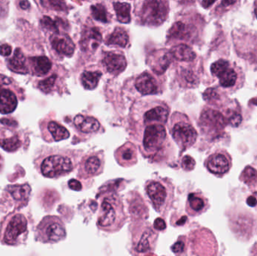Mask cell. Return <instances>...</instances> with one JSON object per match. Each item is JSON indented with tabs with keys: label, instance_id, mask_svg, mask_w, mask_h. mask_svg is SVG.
<instances>
[{
	"label": "cell",
	"instance_id": "23",
	"mask_svg": "<svg viewBox=\"0 0 257 256\" xmlns=\"http://www.w3.org/2000/svg\"><path fill=\"white\" fill-rule=\"evenodd\" d=\"M18 99L13 92L9 90H0V113L9 114L16 109Z\"/></svg>",
	"mask_w": 257,
	"mask_h": 256
},
{
	"label": "cell",
	"instance_id": "13",
	"mask_svg": "<svg viewBox=\"0 0 257 256\" xmlns=\"http://www.w3.org/2000/svg\"><path fill=\"white\" fill-rule=\"evenodd\" d=\"M169 107L163 102H157L152 106L148 107L142 115L144 125L148 123H160L166 124L169 116Z\"/></svg>",
	"mask_w": 257,
	"mask_h": 256
},
{
	"label": "cell",
	"instance_id": "8",
	"mask_svg": "<svg viewBox=\"0 0 257 256\" xmlns=\"http://www.w3.org/2000/svg\"><path fill=\"white\" fill-rule=\"evenodd\" d=\"M168 6L165 0H145L142 9V18L145 24L158 26L166 21Z\"/></svg>",
	"mask_w": 257,
	"mask_h": 256
},
{
	"label": "cell",
	"instance_id": "9",
	"mask_svg": "<svg viewBox=\"0 0 257 256\" xmlns=\"http://www.w3.org/2000/svg\"><path fill=\"white\" fill-rule=\"evenodd\" d=\"M42 240L48 243H57L64 240L66 230L63 221L57 216H47L39 225Z\"/></svg>",
	"mask_w": 257,
	"mask_h": 256
},
{
	"label": "cell",
	"instance_id": "10",
	"mask_svg": "<svg viewBox=\"0 0 257 256\" xmlns=\"http://www.w3.org/2000/svg\"><path fill=\"white\" fill-rule=\"evenodd\" d=\"M158 234L151 226H144L133 237V249L135 253L143 255L155 249Z\"/></svg>",
	"mask_w": 257,
	"mask_h": 256
},
{
	"label": "cell",
	"instance_id": "21",
	"mask_svg": "<svg viewBox=\"0 0 257 256\" xmlns=\"http://www.w3.org/2000/svg\"><path fill=\"white\" fill-rule=\"evenodd\" d=\"M136 90L142 95H154L159 93L158 84L149 73L142 74L136 81Z\"/></svg>",
	"mask_w": 257,
	"mask_h": 256
},
{
	"label": "cell",
	"instance_id": "37",
	"mask_svg": "<svg viewBox=\"0 0 257 256\" xmlns=\"http://www.w3.org/2000/svg\"><path fill=\"white\" fill-rule=\"evenodd\" d=\"M57 75H54L39 83V88L44 93H48L52 90L57 80Z\"/></svg>",
	"mask_w": 257,
	"mask_h": 256
},
{
	"label": "cell",
	"instance_id": "43",
	"mask_svg": "<svg viewBox=\"0 0 257 256\" xmlns=\"http://www.w3.org/2000/svg\"><path fill=\"white\" fill-rule=\"evenodd\" d=\"M49 6L54 10L64 11L66 6L63 0H47Z\"/></svg>",
	"mask_w": 257,
	"mask_h": 256
},
{
	"label": "cell",
	"instance_id": "51",
	"mask_svg": "<svg viewBox=\"0 0 257 256\" xmlns=\"http://www.w3.org/2000/svg\"><path fill=\"white\" fill-rule=\"evenodd\" d=\"M1 123L3 124L9 125V126H16L17 123L12 120H8V119H4L1 120Z\"/></svg>",
	"mask_w": 257,
	"mask_h": 256
},
{
	"label": "cell",
	"instance_id": "38",
	"mask_svg": "<svg viewBox=\"0 0 257 256\" xmlns=\"http://www.w3.org/2000/svg\"><path fill=\"white\" fill-rule=\"evenodd\" d=\"M41 24L44 28L54 32L55 33H59L58 20L54 21L50 17L44 16L41 20Z\"/></svg>",
	"mask_w": 257,
	"mask_h": 256
},
{
	"label": "cell",
	"instance_id": "49",
	"mask_svg": "<svg viewBox=\"0 0 257 256\" xmlns=\"http://www.w3.org/2000/svg\"><path fill=\"white\" fill-rule=\"evenodd\" d=\"M215 1L216 0H203L202 5L205 9H208L210 6H212Z\"/></svg>",
	"mask_w": 257,
	"mask_h": 256
},
{
	"label": "cell",
	"instance_id": "34",
	"mask_svg": "<svg viewBox=\"0 0 257 256\" xmlns=\"http://www.w3.org/2000/svg\"><path fill=\"white\" fill-rule=\"evenodd\" d=\"M21 145V140L17 135L12 138L0 140V147L8 152H13L18 150Z\"/></svg>",
	"mask_w": 257,
	"mask_h": 256
},
{
	"label": "cell",
	"instance_id": "32",
	"mask_svg": "<svg viewBox=\"0 0 257 256\" xmlns=\"http://www.w3.org/2000/svg\"><path fill=\"white\" fill-rule=\"evenodd\" d=\"M114 9L117 14V20L120 23L128 24L131 21L130 16V5L126 3H114Z\"/></svg>",
	"mask_w": 257,
	"mask_h": 256
},
{
	"label": "cell",
	"instance_id": "35",
	"mask_svg": "<svg viewBox=\"0 0 257 256\" xmlns=\"http://www.w3.org/2000/svg\"><path fill=\"white\" fill-rule=\"evenodd\" d=\"M92 15L96 21L102 23H107L108 20V12L106 9L102 5L97 4L91 6Z\"/></svg>",
	"mask_w": 257,
	"mask_h": 256
},
{
	"label": "cell",
	"instance_id": "42",
	"mask_svg": "<svg viewBox=\"0 0 257 256\" xmlns=\"http://www.w3.org/2000/svg\"><path fill=\"white\" fill-rule=\"evenodd\" d=\"M185 239L179 238L176 243H174L173 246L171 247V249H172V252L175 254H181L185 250Z\"/></svg>",
	"mask_w": 257,
	"mask_h": 256
},
{
	"label": "cell",
	"instance_id": "6",
	"mask_svg": "<svg viewBox=\"0 0 257 256\" xmlns=\"http://www.w3.org/2000/svg\"><path fill=\"white\" fill-rule=\"evenodd\" d=\"M226 124L227 121L223 114L212 108H205L199 117V127L202 133L207 136L215 137L220 135Z\"/></svg>",
	"mask_w": 257,
	"mask_h": 256
},
{
	"label": "cell",
	"instance_id": "1",
	"mask_svg": "<svg viewBox=\"0 0 257 256\" xmlns=\"http://www.w3.org/2000/svg\"><path fill=\"white\" fill-rule=\"evenodd\" d=\"M123 204L120 196L114 192H107L100 198L97 226L106 232H115L126 221Z\"/></svg>",
	"mask_w": 257,
	"mask_h": 256
},
{
	"label": "cell",
	"instance_id": "25",
	"mask_svg": "<svg viewBox=\"0 0 257 256\" xmlns=\"http://www.w3.org/2000/svg\"><path fill=\"white\" fill-rule=\"evenodd\" d=\"M172 57L179 61H193L196 59V54L188 45L181 44L175 45L171 49Z\"/></svg>",
	"mask_w": 257,
	"mask_h": 256
},
{
	"label": "cell",
	"instance_id": "12",
	"mask_svg": "<svg viewBox=\"0 0 257 256\" xmlns=\"http://www.w3.org/2000/svg\"><path fill=\"white\" fill-rule=\"evenodd\" d=\"M211 73L217 77L222 87H232L237 81V74L233 69L229 67V62L224 60H218L211 66Z\"/></svg>",
	"mask_w": 257,
	"mask_h": 256
},
{
	"label": "cell",
	"instance_id": "48",
	"mask_svg": "<svg viewBox=\"0 0 257 256\" xmlns=\"http://www.w3.org/2000/svg\"><path fill=\"white\" fill-rule=\"evenodd\" d=\"M247 204H248L250 207H255L257 204V200L254 196H250L247 198Z\"/></svg>",
	"mask_w": 257,
	"mask_h": 256
},
{
	"label": "cell",
	"instance_id": "50",
	"mask_svg": "<svg viewBox=\"0 0 257 256\" xmlns=\"http://www.w3.org/2000/svg\"><path fill=\"white\" fill-rule=\"evenodd\" d=\"M30 3H29L27 0H22L20 3V6H21V9H24V10H27L30 8Z\"/></svg>",
	"mask_w": 257,
	"mask_h": 256
},
{
	"label": "cell",
	"instance_id": "18",
	"mask_svg": "<svg viewBox=\"0 0 257 256\" xmlns=\"http://www.w3.org/2000/svg\"><path fill=\"white\" fill-rule=\"evenodd\" d=\"M208 201L200 192H192L187 197L186 211L190 216L202 214L208 209Z\"/></svg>",
	"mask_w": 257,
	"mask_h": 256
},
{
	"label": "cell",
	"instance_id": "5",
	"mask_svg": "<svg viewBox=\"0 0 257 256\" xmlns=\"http://www.w3.org/2000/svg\"><path fill=\"white\" fill-rule=\"evenodd\" d=\"M140 150L145 157L153 158L158 154L166 145L167 132L166 124L160 123L144 125Z\"/></svg>",
	"mask_w": 257,
	"mask_h": 256
},
{
	"label": "cell",
	"instance_id": "20",
	"mask_svg": "<svg viewBox=\"0 0 257 256\" xmlns=\"http://www.w3.org/2000/svg\"><path fill=\"white\" fill-rule=\"evenodd\" d=\"M102 63L107 71L112 74L121 73L127 66L124 56L111 52L105 54Z\"/></svg>",
	"mask_w": 257,
	"mask_h": 256
},
{
	"label": "cell",
	"instance_id": "52",
	"mask_svg": "<svg viewBox=\"0 0 257 256\" xmlns=\"http://www.w3.org/2000/svg\"><path fill=\"white\" fill-rule=\"evenodd\" d=\"M235 3V0H223L222 2L221 6L223 7H226V6H231Z\"/></svg>",
	"mask_w": 257,
	"mask_h": 256
},
{
	"label": "cell",
	"instance_id": "45",
	"mask_svg": "<svg viewBox=\"0 0 257 256\" xmlns=\"http://www.w3.org/2000/svg\"><path fill=\"white\" fill-rule=\"evenodd\" d=\"M68 186H69V189H72V190L81 191L82 189V184L81 182L75 180V179H71L68 182Z\"/></svg>",
	"mask_w": 257,
	"mask_h": 256
},
{
	"label": "cell",
	"instance_id": "41",
	"mask_svg": "<svg viewBox=\"0 0 257 256\" xmlns=\"http://www.w3.org/2000/svg\"><path fill=\"white\" fill-rule=\"evenodd\" d=\"M219 94L217 90L214 88H209L205 90L203 93V98L206 102H215L219 99Z\"/></svg>",
	"mask_w": 257,
	"mask_h": 256
},
{
	"label": "cell",
	"instance_id": "28",
	"mask_svg": "<svg viewBox=\"0 0 257 256\" xmlns=\"http://www.w3.org/2000/svg\"><path fill=\"white\" fill-rule=\"evenodd\" d=\"M7 191L18 201H27L30 196L31 188L28 184L12 185L7 187Z\"/></svg>",
	"mask_w": 257,
	"mask_h": 256
},
{
	"label": "cell",
	"instance_id": "30",
	"mask_svg": "<svg viewBox=\"0 0 257 256\" xmlns=\"http://www.w3.org/2000/svg\"><path fill=\"white\" fill-rule=\"evenodd\" d=\"M102 75L100 72H84L81 76L83 87L86 90H94L97 87Z\"/></svg>",
	"mask_w": 257,
	"mask_h": 256
},
{
	"label": "cell",
	"instance_id": "36",
	"mask_svg": "<svg viewBox=\"0 0 257 256\" xmlns=\"http://www.w3.org/2000/svg\"><path fill=\"white\" fill-rule=\"evenodd\" d=\"M181 78L183 81V85L187 87H194L197 85L199 81L197 77L192 71L184 69L181 72Z\"/></svg>",
	"mask_w": 257,
	"mask_h": 256
},
{
	"label": "cell",
	"instance_id": "46",
	"mask_svg": "<svg viewBox=\"0 0 257 256\" xmlns=\"http://www.w3.org/2000/svg\"><path fill=\"white\" fill-rule=\"evenodd\" d=\"M12 51V47L9 46L7 44L2 45L0 46V55L3 56V57H8V56L11 55Z\"/></svg>",
	"mask_w": 257,
	"mask_h": 256
},
{
	"label": "cell",
	"instance_id": "15",
	"mask_svg": "<svg viewBox=\"0 0 257 256\" xmlns=\"http://www.w3.org/2000/svg\"><path fill=\"white\" fill-rule=\"evenodd\" d=\"M73 123L75 129L81 135H94L99 132L101 128V123L97 119L84 114L75 116Z\"/></svg>",
	"mask_w": 257,
	"mask_h": 256
},
{
	"label": "cell",
	"instance_id": "3",
	"mask_svg": "<svg viewBox=\"0 0 257 256\" xmlns=\"http://www.w3.org/2000/svg\"><path fill=\"white\" fill-rule=\"evenodd\" d=\"M145 191L153 207L160 214L169 212L175 198V187L168 178H153L147 181Z\"/></svg>",
	"mask_w": 257,
	"mask_h": 256
},
{
	"label": "cell",
	"instance_id": "39",
	"mask_svg": "<svg viewBox=\"0 0 257 256\" xmlns=\"http://www.w3.org/2000/svg\"><path fill=\"white\" fill-rule=\"evenodd\" d=\"M226 114L227 115L225 117H226L227 123L234 127H237L241 124V121H242V117L239 112H237L235 111H229V112L226 113Z\"/></svg>",
	"mask_w": 257,
	"mask_h": 256
},
{
	"label": "cell",
	"instance_id": "29",
	"mask_svg": "<svg viewBox=\"0 0 257 256\" xmlns=\"http://www.w3.org/2000/svg\"><path fill=\"white\" fill-rule=\"evenodd\" d=\"M128 42L127 33L123 29L116 28L114 31L108 36L106 40L107 45H117L125 48Z\"/></svg>",
	"mask_w": 257,
	"mask_h": 256
},
{
	"label": "cell",
	"instance_id": "17",
	"mask_svg": "<svg viewBox=\"0 0 257 256\" xmlns=\"http://www.w3.org/2000/svg\"><path fill=\"white\" fill-rule=\"evenodd\" d=\"M172 54L166 50H160L152 53L148 60V65L153 72L163 75L172 63Z\"/></svg>",
	"mask_w": 257,
	"mask_h": 256
},
{
	"label": "cell",
	"instance_id": "22",
	"mask_svg": "<svg viewBox=\"0 0 257 256\" xmlns=\"http://www.w3.org/2000/svg\"><path fill=\"white\" fill-rule=\"evenodd\" d=\"M102 42V35L98 29L90 28L83 33L82 39L80 42L83 51H94Z\"/></svg>",
	"mask_w": 257,
	"mask_h": 256
},
{
	"label": "cell",
	"instance_id": "31",
	"mask_svg": "<svg viewBox=\"0 0 257 256\" xmlns=\"http://www.w3.org/2000/svg\"><path fill=\"white\" fill-rule=\"evenodd\" d=\"M190 36L188 27L182 22H177L173 24L169 33V39H185Z\"/></svg>",
	"mask_w": 257,
	"mask_h": 256
},
{
	"label": "cell",
	"instance_id": "27",
	"mask_svg": "<svg viewBox=\"0 0 257 256\" xmlns=\"http://www.w3.org/2000/svg\"><path fill=\"white\" fill-rule=\"evenodd\" d=\"M33 64V71L36 75H45L51 70L52 63L46 57H38L30 58Z\"/></svg>",
	"mask_w": 257,
	"mask_h": 256
},
{
	"label": "cell",
	"instance_id": "24",
	"mask_svg": "<svg viewBox=\"0 0 257 256\" xmlns=\"http://www.w3.org/2000/svg\"><path fill=\"white\" fill-rule=\"evenodd\" d=\"M26 63H27V60L25 56L20 48H17L13 57L8 62V66L12 72L19 74H27L29 72V69Z\"/></svg>",
	"mask_w": 257,
	"mask_h": 256
},
{
	"label": "cell",
	"instance_id": "53",
	"mask_svg": "<svg viewBox=\"0 0 257 256\" xmlns=\"http://www.w3.org/2000/svg\"><path fill=\"white\" fill-rule=\"evenodd\" d=\"M255 15H256V18H257V1L256 2V4H255Z\"/></svg>",
	"mask_w": 257,
	"mask_h": 256
},
{
	"label": "cell",
	"instance_id": "26",
	"mask_svg": "<svg viewBox=\"0 0 257 256\" xmlns=\"http://www.w3.org/2000/svg\"><path fill=\"white\" fill-rule=\"evenodd\" d=\"M48 129L54 141H63V140L67 139L70 136V133L68 129L57 122H49L48 124Z\"/></svg>",
	"mask_w": 257,
	"mask_h": 256
},
{
	"label": "cell",
	"instance_id": "2",
	"mask_svg": "<svg viewBox=\"0 0 257 256\" xmlns=\"http://www.w3.org/2000/svg\"><path fill=\"white\" fill-rule=\"evenodd\" d=\"M82 154V150H57L43 159L41 172L48 178H57L70 174L79 165Z\"/></svg>",
	"mask_w": 257,
	"mask_h": 256
},
{
	"label": "cell",
	"instance_id": "44",
	"mask_svg": "<svg viewBox=\"0 0 257 256\" xmlns=\"http://www.w3.org/2000/svg\"><path fill=\"white\" fill-rule=\"evenodd\" d=\"M154 228L157 231H164L166 228V223L164 219L162 218H157L154 221Z\"/></svg>",
	"mask_w": 257,
	"mask_h": 256
},
{
	"label": "cell",
	"instance_id": "33",
	"mask_svg": "<svg viewBox=\"0 0 257 256\" xmlns=\"http://www.w3.org/2000/svg\"><path fill=\"white\" fill-rule=\"evenodd\" d=\"M240 179L249 186H255L257 185V171L250 166L246 167L240 176Z\"/></svg>",
	"mask_w": 257,
	"mask_h": 256
},
{
	"label": "cell",
	"instance_id": "11",
	"mask_svg": "<svg viewBox=\"0 0 257 256\" xmlns=\"http://www.w3.org/2000/svg\"><path fill=\"white\" fill-rule=\"evenodd\" d=\"M207 169L217 176L226 174L232 167V159L224 150H218L208 156L205 162Z\"/></svg>",
	"mask_w": 257,
	"mask_h": 256
},
{
	"label": "cell",
	"instance_id": "14",
	"mask_svg": "<svg viewBox=\"0 0 257 256\" xmlns=\"http://www.w3.org/2000/svg\"><path fill=\"white\" fill-rule=\"evenodd\" d=\"M27 221L22 214H16L12 216L8 224L5 233V241L8 244L17 243L18 237L27 231Z\"/></svg>",
	"mask_w": 257,
	"mask_h": 256
},
{
	"label": "cell",
	"instance_id": "47",
	"mask_svg": "<svg viewBox=\"0 0 257 256\" xmlns=\"http://www.w3.org/2000/svg\"><path fill=\"white\" fill-rule=\"evenodd\" d=\"M12 84V80L8 77L5 76L3 75H0V85H9Z\"/></svg>",
	"mask_w": 257,
	"mask_h": 256
},
{
	"label": "cell",
	"instance_id": "19",
	"mask_svg": "<svg viewBox=\"0 0 257 256\" xmlns=\"http://www.w3.org/2000/svg\"><path fill=\"white\" fill-rule=\"evenodd\" d=\"M51 46L58 54L72 56L75 51V45L67 35L56 33L51 37Z\"/></svg>",
	"mask_w": 257,
	"mask_h": 256
},
{
	"label": "cell",
	"instance_id": "16",
	"mask_svg": "<svg viewBox=\"0 0 257 256\" xmlns=\"http://www.w3.org/2000/svg\"><path fill=\"white\" fill-rule=\"evenodd\" d=\"M116 161L122 167H131L137 163V148L134 144L126 142L115 150Z\"/></svg>",
	"mask_w": 257,
	"mask_h": 256
},
{
	"label": "cell",
	"instance_id": "7",
	"mask_svg": "<svg viewBox=\"0 0 257 256\" xmlns=\"http://www.w3.org/2000/svg\"><path fill=\"white\" fill-rule=\"evenodd\" d=\"M105 154L102 150L93 151L81 158L78 177L82 179L93 178L103 172Z\"/></svg>",
	"mask_w": 257,
	"mask_h": 256
},
{
	"label": "cell",
	"instance_id": "4",
	"mask_svg": "<svg viewBox=\"0 0 257 256\" xmlns=\"http://www.w3.org/2000/svg\"><path fill=\"white\" fill-rule=\"evenodd\" d=\"M169 132L181 150L191 147L197 139V132L189 117L178 111L171 117Z\"/></svg>",
	"mask_w": 257,
	"mask_h": 256
},
{
	"label": "cell",
	"instance_id": "40",
	"mask_svg": "<svg viewBox=\"0 0 257 256\" xmlns=\"http://www.w3.org/2000/svg\"><path fill=\"white\" fill-rule=\"evenodd\" d=\"M196 166V161L192 156L186 155L181 159V167L185 171H193Z\"/></svg>",
	"mask_w": 257,
	"mask_h": 256
}]
</instances>
